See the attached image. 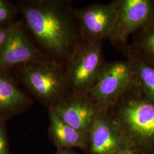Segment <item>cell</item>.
Segmentation results:
<instances>
[{
  "label": "cell",
  "instance_id": "cell-19",
  "mask_svg": "<svg viewBox=\"0 0 154 154\" xmlns=\"http://www.w3.org/2000/svg\"><path fill=\"white\" fill-rule=\"evenodd\" d=\"M55 154H79L76 151L72 149H57Z\"/></svg>",
  "mask_w": 154,
  "mask_h": 154
},
{
  "label": "cell",
  "instance_id": "cell-4",
  "mask_svg": "<svg viewBox=\"0 0 154 154\" xmlns=\"http://www.w3.org/2000/svg\"><path fill=\"white\" fill-rule=\"evenodd\" d=\"M102 42H83L66 61L65 69L72 91L88 94L97 82L107 63Z\"/></svg>",
  "mask_w": 154,
  "mask_h": 154
},
{
  "label": "cell",
  "instance_id": "cell-1",
  "mask_svg": "<svg viewBox=\"0 0 154 154\" xmlns=\"http://www.w3.org/2000/svg\"><path fill=\"white\" fill-rule=\"evenodd\" d=\"M16 4L40 50L50 59L65 65L83 42L72 1L18 0Z\"/></svg>",
  "mask_w": 154,
  "mask_h": 154
},
{
  "label": "cell",
  "instance_id": "cell-17",
  "mask_svg": "<svg viewBox=\"0 0 154 154\" xmlns=\"http://www.w3.org/2000/svg\"><path fill=\"white\" fill-rule=\"evenodd\" d=\"M116 154H154V151L131 146L121 150Z\"/></svg>",
  "mask_w": 154,
  "mask_h": 154
},
{
  "label": "cell",
  "instance_id": "cell-14",
  "mask_svg": "<svg viewBox=\"0 0 154 154\" xmlns=\"http://www.w3.org/2000/svg\"><path fill=\"white\" fill-rule=\"evenodd\" d=\"M128 53L154 66V21L136 32L128 46L127 54Z\"/></svg>",
  "mask_w": 154,
  "mask_h": 154
},
{
  "label": "cell",
  "instance_id": "cell-5",
  "mask_svg": "<svg viewBox=\"0 0 154 154\" xmlns=\"http://www.w3.org/2000/svg\"><path fill=\"white\" fill-rule=\"evenodd\" d=\"M116 18L108 39L126 56L128 36L154 21V0H114Z\"/></svg>",
  "mask_w": 154,
  "mask_h": 154
},
{
  "label": "cell",
  "instance_id": "cell-10",
  "mask_svg": "<svg viewBox=\"0 0 154 154\" xmlns=\"http://www.w3.org/2000/svg\"><path fill=\"white\" fill-rule=\"evenodd\" d=\"M75 13L81 37L85 42H96L107 39L116 18L112 1L75 9Z\"/></svg>",
  "mask_w": 154,
  "mask_h": 154
},
{
  "label": "cell",
  "instance_id": "cell-8",
  "mask_svg": "<svg viewBox=\"0 0 154 154\" xmlns=\"http://www.w3.org/2000/svg\"><path fill=\"white\" fill-rule=\"evenodd\" d=\"M48 110L53 111L62 121L86 134L99 113L95 102L88 94L72 90Z\"/></svg>",
  "mask_w": 154,
  "mask_h": 154
},
{
  "label": "cell",
  "instance_id": "cell-3",
  "mask_svg": "<svg viewBox=\"0 0 154 154\" xmlns=\"http://www.w3.org/2000/svg\"><path fill=\"white\" fill-rule=\"evenodd\" d=\"M17 79L28 93L48 109L61 101L71 90L65 65L48 59L14 69Z\"/></svg>",
  "mask_w": 154,
  "mask_h": 154
},
{
  "label": "cell",
  "instance_id": "cell-6",
  "mask_svg": "<svg viewBox=\"0 0 154 154\" xmlns=\"http://www.w3.org/2000/svg\"><path fill=\"white\" fill-rule=\"evenodd\" d=\"M133 84L132 67L128 59L107 62L97 82L88 94L99 112H107Z\"/></svg>",
  "mask_w": 154,
  "mask_h": 154
},
{
  "label": "cell",
  "instance_id": "cell-16",
  "mask_svg": "<svg viewBox=\"0 0 154 154\" xmlns=\"http://www.w3.org/2000/svg\"><path fill=\"white\" fill-rule=\"evenodd\" d=\"M6 124L0 122V154H10V148Z\"/></svg>",
  "mask_w": 154,
  "mask_h": 154
},
{
  "label": "cell",
  "instance_id": "cell-9",
  "mask_svg": "<svg viewBox=\"0 0 154 154\" xmlns=\"http://www.w3.org/2000/svg\"><path fill=\"white\" fill-rule=\"evenodd\" d=\"M90 154H116L131 147L117 122L107 112H99L88 134Z\"/></svg>",
  "mask_w": 154,
  "mask_h": 154
},
{
  "label": "cell",
  "instance_id": "cell-7",
  "mask_svg": "<svg viewBox=\"0 0 154 154\" xmlns=\"http://www.w3.org/2000/svg\"><path fill=\"white\" fill-rule=\"evenodd\" d=\"M24 22L17 21L0 50V72H10L19 66L50 59L29 35Z\"/></svg>",
  "mask_w": 154,
  "mask_h": 154
},
{
  "label": "cell",
  "instance_id": "cell-12",
  "mask_svg": "<svg viewBox=\"0 0 154 154\" xmlns=\"http://www.w3.org/2000/svg\"><path fill=\"white\" fill-rule=\"evenodd\" d=\"M48 137L57 149L79 148L88 152V134L81 132L62 121L53 111L48 110Z\"/></svg>",
  "mask_w": 154,
  "mask_h": 154
},
{
  "label": "cell",
  "instance_id": "cell-18",
  "mask_svg": "<svg viewBox=\"0 0 154 154\" xmlns=\"http://www.w3.org/2000/svg\"><path fill=\"white\" fill-rule=\"evenodd\" d=\"M11 27L7 28H0V50L2 48V47L3 46V45L5 42L6 40L8 38V36L10 32Z\"/></svg>",
  "mask_w": 154,
  "mask_h": 154
},
{
  "label": "cell",
  "instance_id": "cell-11",
  "mask_svg": "<svg viewBox=\"0 0 154 154\" xmlns=\"http://www.w3.org/2000/svg\"><path fill=\"white\" fill-rule=\"evenodd\" d=\"M33 103V99L20 88L10 72H0V122L6 124Z\"/></svg>",
  "mask_w": 154,
  "mask_h": 154
},
{
  "label": "cell",
  "instance_id": "cell-2",
  "mask_svg": "<svg viewBox=\"0 0 154 154\" xmlns=\"http://www.w3.org/2000/svg\"><path fill=\"white\" fill-rule=\"evenodd\" d=\"M108 112L125 132L131 146L154 151V105L134 83Z\"/></svg>",
  "mask_w": 154,
  "mask_h": 154
},
{
  "label": "cell",
  "instance_id": "cell-13",
  "mask_svg": "<svg viewBox=\"0 0 154 154\" xmlns=\"http://www.w3.org/2000/svg\"><path fill=\"white\" fill-rule=\"evenodd\" d=\"M126 57L131 65L135 86L143 97L154 105V65L131 54H127Z\"/></svg>",
  "mask_w": 154,
  "mask_h": 154
},
{
  "label": "cell",
  "instance_id": "cell-15",
  "mask_svg": "<svg viewBox=\"0 0 154 154\" xmlns=\"http://www.w3.org/2000/svg\"><path fill=\"white\" fill-rule=\"evenodd\" d=\"M19 13L16 3L7 0H0V28L11 27L16 22Z\"/></svg>",
  "mask_w": 154,
  "mask_h": 154
}]
</instances>
